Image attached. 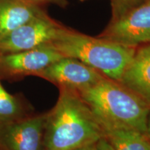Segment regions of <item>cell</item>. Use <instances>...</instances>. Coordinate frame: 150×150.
Returning a JSON list of instances; mask_svg holds the SVG:
<instances>
[{"mask_svg":"<svg viewBox=\"0 0 150 150\" xmlns=\"http://www.w3.org/2000/svg\"><path fill=\"white\" fill-rule=\"evenodd\" d=\"M103 137L102 127L79 94L60 89L57 102L46 114L44 150H74Z\"/></svg>","mask_w":150,"mask_h":150,"instance_id":"6da1fadb","label":"cell"},{"mask_svg":"<svg viewBox=\"0 0 150 150\" xmlns=\"http://www.w3.org/2000/svg\"><path fill=\"white\" fill-rule=\"evenodd\" d=\"M119 83L150 106V45L136 50Z\"/></svg>","mask_w":150,"mask_h":150,"instance_id":"30bf717a","label":"cell"},{"mask_svg":"<svg viewBox=\"0 0 150 150\" xmlns=\"http://www.w3.org/2000/svg\"><path fill=\"white\" fill-rule=\"evenodd\" d=\"M40 1L43 4H56L59 6L65 7L67 4V0H38Z\"/></svg>","mask_w":150,"mask_h":150,"instance_id":"9a60e30c","label":"cell"},{"mask_svg":"<svg viewBox=\"0 0 150 150\" xmlns=\"http://www.w3.org/2000/svg\"><path fill=\"white\" fill-rule=\"evenodd\" d=\"M62 27L48 15L33 19L0 38V54L51 44Z\"/></svg>","mask_w":150,"mask_h":150,"instance_id":"5b68a950","label":"cell"},{"mask_svg":"<svg viewBox=\"0 0 150 150\" xmlns=\"http://www.w3.org/2000/svg\"><path fill=\"white\" fill-rule=\"evenodd\" d=\"M85 1V0H81ZM113 12V18L120 16L132 7L136 6L138 0H110Z\"/></svg>","mask_w":150,"mask_h":150,"instance_id":"4fadbf2b","label":"cell"},{"mask_svg":"<svg viewBox=\"0 0 150 150\" xmlns=\"http://www.w3.org/2000/svg\"><path fill=\"white\" fill-rule=\"evenodd\" d=\"M23 115L21 103L6 91L0 82V126L18 120Z\"/></svg>","mask_w":150,"mask_h":150,"instance_id":"7c38bea8","label":"cell"},{"mask_svg":"<svg viewBox=\"0 0 150 150\" xmlns=\"http://www.w3.org/2000/svg\"><path fill=\"white\" fill-rule=\"evenodd\" d=\"M96 144V143H95ZM95 144H93V145H89L84 146V147L78 148L74 150H96V147H95Z\"/></svg>","mask_w":150,"mask_h":150,"instance_id":"2e32d148","label":"cell"},{"mask_svg":"<svg viewBox=\"0 0 150 150\" xmlns=\"http://www.w3.org/2000/svg\"><path fill=\"white\" fill-rule=\"evenodd\" d=\"M63 56L52 45L0 54V76L13 79L35 75Z\"/></svg>","mask_w":150,"mask_h":150,"instance_id":"52a82bcc","label":"cell"},{"mask_svg":"<svg viewBox=\"0 0 150 150\" xmlns=\"http://www.w3.org/2000/svg\"><path fill=\"white\" fill-rule=\"evenodd\" d=\"M99 37L136 48L150 42V0L112 19Z\"/></svg>","mask_w":150,"mask_h":150,"instance_id":"277c9868","label":"cell"},{"mask_svg":"<svg viewBox=\"0 0 150 150\" xmlns=\"http://www.w3.org/2000/svg\"><path fill=\"white\" fill-rule=\"evenodd\" d=\"M146 136L149 138L150 140V113L149 115V117H148L147 121V131H146Z\"/></svg>","mask_w":150,"mask_h":150,"instance_id":"e0dca14e","label":"cell"},{"mask_svg":"<svg viewBox=\"0 0 150 150\" xmlns=\"http://www.w3.org/2000/svg\"><path fill=\"white\" fill-rule=\"evenodd\" d=\"M46 114L0 126V150H44Z\"/></svg>","mask_w":150,"mask_h":150,"instance_id":"ba28073f","label":"cell"},{"mask_svg":"<svg viewBox=\"0 0 150 150\" xmlns=\"http://www.w3.org/2000/svg\"><path fill=\"white\" fill-rule=\"evenodd\" d=\"M38 0H0V38L23 24L47 15Z\"/></svg>","mask_w":150,"mask_h":150,"instance_id":"9c48e42d","label":"cell"},{"mask_svg":"<svg viewBox=\"0 0 150 150\" xmlns=\"http://www.w3.org/2000/svg\"><path fill=\"white\" fill-rule=\"evenodd\" d=\"M104 138L115 150H150L146 134L134 129L101 126Z\"/></svg>","mask_w":150,"mask_h":150,"instance_id":"8fae6325","label":"cell"},{"mask_svg":"<svg viewBox=\"0 0 150 150\" xmlns=\"http://www.w3.org/2000/svg\"><path fill=\"white\" fill-rule=\"evenodd\" d=\"M52 45L64 57L76 59L119 82L136 48L93 38L62 27Z\"/></svg>","mask_w":150,"mask_h":150,"instance_id":"3957f363","label":"cell"},{"mask_svg":"<svg viewBox=\"0 0 150 150\" xmlns=\"http://www.w3.org/2000/svg\"><path fill=\"white\" fill-rule=\"evenodd\" d=\"M37 76L55 84L59 89L77 93L95 85L106 77L93 67L70 57H63L54 62Z\"/></svg>","mask_w":150,"mask_h":150,"instance_id":"8992f818","label":"cell"},{"mask_svg":"<svg viewBox=\"0 0 150 150\" xmlns=\"http://www.w3.org/2000/svg\"><path fill=\"white\" fill-rule=\"evenodd\" d=\"M95 147L96 150H115L104 137L96 142Z\"/></svg>","mask_w":150,"mask_h":150,"instance_id":"5bb4252c","label":"cell"},{"mask_svg":"<svg viewBox=\"0 0 150 150\" xmlns=\"http://www.w3.org/2000/svg\"><path fill=\"white\" fill-rule=\"evenodd\" d=\"M78 93L100 126L127 128L146 134L150 106L119 82L105 77Z\"/></svg>","mask_w":150,"mask_h":150,"instance_id":"7a4b0ae2","label":"cell"}]
</instances>
